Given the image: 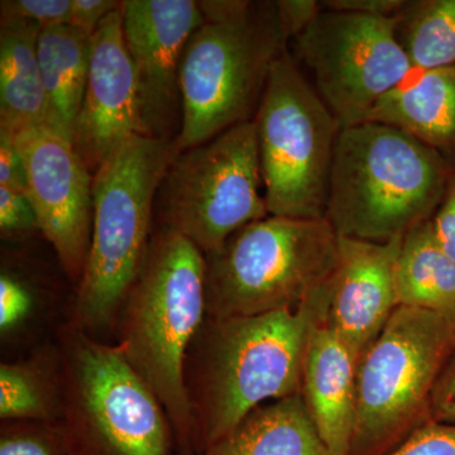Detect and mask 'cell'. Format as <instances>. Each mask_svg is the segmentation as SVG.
<instances>
[{"label":"cell","mask_w":455,"mask_h":455,"mask_svg":"<svg viewBox=\"0 0 455 455\" xmlns=\"http://www.w3.org/2000/svg\"><path fill=\"white\" fill-rule=\"evenodd\" d=\"M204 22L191 35L181 65L179 152L252 122L272 66L289 49L276 2H199Z\"/></svg>","instance_id":"cell-1"},{"label":"cell","mask_w":455,"mask_h":455,"mask_svg":"<svg viewBox=\"0 0 455 455\" xmlns=\"http://www.w3.org/2000/svg\"><path fill=\"white\" fill-rule=\"evenodd\" d=\"M454 170L391 125L367 121L341 128L325 220L338 235L390 242L433 217Z\"/></svg>","instance_id":"cell-2"},{"label":"cell","mask_w":455,"mask_h":455,"mask_svg":"<svg viewBox=\"0 0 455 455\" xmlns=\"http://www.w3.org/2000/svg\"><path fill=\"white\" fill-rule=\"evenodd\" d=\"M124 338L128 362L155 392L188 442L193 410L184 377L185 353L206 311V259L184 235L164 227L127 296Z\"/></svg>","instance_id":"cell-3"},{"label":"cell","mask_w":455,"mask_h":455,"mask_svg":"<svg viewBox=\"0 0 455 455\" xmlns=\"http://www.w3.org/2000/svg\"><path fill=\"white\" fill-rule=\"evenodd\" d=\"M180 154L175 140L134 134L92 175V230L77 293L90 328L109 324L139 276L151 239L156 197Z\"/></svg>","instance_id":"cell-4"},{"label":"cell","mask_w":455,"mask_h":455,"mask_svg":"<svg viewBox=\"0 0 455 455\" xmlns=\"http://www.w3.org/2000/svg\"><path fill=\"white\" fill-rule=\"evenodd\" d=\"M205 259L212 320L295 311L333 276L338 235L325 220L268 215Z\"/></svg>","instance_id":"cell-5"},{"label":"cell","mask_w":455,"mask_h":455,"mask_svg":"<svg viewBox=\"0 0 455 455\" xmlns=\"http://www.w3.org/2000/svg\"><path fill=\"white\" fill-rule=\"evenodd\" d=\"M328 298L329 283L295 311L212 320L203 401L205 448L263 403L301 394L305 347L326 315Z\"/></svg>","instance_id":"cell-6"},{"label":"cell","mask_w":455,"mask_h":455,"mask_svg":"<svg viewBox=\"0 0 455 455\" xmlns=\"http://www.w3.org/2000/svg\"><path fill=\"white\" fill-rule=\"evenodd\" d=\"M455 348V317L397 307L358 361L348 455H387L425 421Z\"/></svg>","instance_id":"cell-7"},{"label":"cell","mask_w":455,"mask_h":455,"mask_svg":"<svg viewBox=\"0 0 455 455\" xmlns=\"http://www.w3.org/2000/svg\"><path fill=\"white\" fill-rule=\"evenodd\" d=\"M253 121L268 214L325 220L341 125L289 49L272 66Z\"/></svg>","instance_id":"cell-8"},{"label":"cell","mask_w":455,"mask_h":455,"mask_svg":"<svg viewBox=\"0 0 455 455\" xmlns=\"http://www.w3.org/2000/svg\"><path fill=\"white\" fill-rule=\"evenodd\" d=\"M164 227L204 256L220 252L248 224L268 217L254 121L180 152L156 197Z\"/></svg>","instance_id":"cell-9"},{"label":"cell","mask_w":455,"mask_h":455,"mask_svg":"<svg viewBox=\"0 0 455 455\" xmlns=\"http://www.w3.org/2000/svg\"><path fill=\"white\" fill-rule=\"evenodd\" d=\"M394 18L325 11L293 38L291 55L341 128L367 122L411 73Z\"/></svg>","instance_id":"cell-10"},{"label":"cell","mask_w":455,"mask_h":455,"mask_svg":"<svg viewBox=\"0 0 455 455\" xmlns=\"http://www.w3.org/2000/svg\"><path fill=\"white\" fill-rule=\"evenodd\" d=\"M27 173L38 229L68 276L82 280L92 230V173L70 140L50 125L13 134Z\"/></svg>","instance_id":"cell-11"},{"label":"cell","mask_w":455,"mask_h":455,"mask_svg":"<svg viewBox=\"0 0 455 455\" xmlns=\"http://www.w3.org/2000/svg\"><path fill=\"white\" fill-rule=\"evenodd\" d=\"M123 33L139 89L143 136L171 139L181 108L180 65L204 22L196 0H124Z\"/></svg>","instance_id":"cell-12"},{"label":"cell","mask_w":455,"mask_h":455,"mask_svg":"<svg viewBox=\"0 0 455 455\" xmlns=\"http://www.w3.org/2000/svg\"><path fill=\"white\" fill-rule=\"evenodd\" d=\"M80 385L92 423L116 455H167L164 407L121 347L85 341Z\"/></svg>","instance_id":"cell-13"},{"label":"cell","mask_w":455,"mask_h":455,"mask_svg":"<svg viewBox=\"0 0 455 455\" xmlns=\"http://www.w3.org/2000/svg\"><path fill=\"white\" fill-rule=\"evenodd\" d=\"M134 134H142L139 89L123 33L121 4L92 35L88 83L75 123L73 145L94 175Z\"/></svg>","instance_id":"cell-14"},{"label":"cell","mask_w":455,"mask_h":455,"mask_svg":"<svg viewBox=\"0 0 455 455\" xmlns=\"http://www.w3.org/2000/svg\"><path fill=\"white\" fill-rule=\"evenodd\" d=\"M403 238L379 243L338 235L325 322L358 361L397 309L395 267Z\"/></svg>","instance_id":"cell-15"},{"label":"cell","mask_w":455,"mask_h":455,"mask_svg":"<svg viewBox=\"0 0 455 455\" xmlns=\"http://www.w3.org/2000/svg\"><path fill=\"white\" fill-rule=\"evenodd\" d=\"M311 329L302 359L301 396L320 438L333 455H348L355 419L358 359L329 328Z\"/></svg>","instance_id":"cell-16"},{"label":"cell","mask_w":455,"mask_h":455,"mask_svg":"<svg viewBox=\"0 0 455 455\" xmlns=\"http://www.w3.org/2000/svg\"><path fill=\"white\" fill-rule=\"evenodd\" d=\"M367 121L405 132L455 169V66L407 75L374 107Z\"/></svg>","instance_id":"cell-17"},{"label":"cell","mask_w":455,"mask_h":455,"mask_svg":"<svg viewBox=\"0 0 455 455\" xmlns=\"http://www.w3.org/2000/svg\"><path fill=\"white\" fill-rule=\"evenodd\" d=\"M41 27L0 17V128L16 134L49 124V103L38 60Z\"/></svg>","instance_id":"cell-18"},{"label":"cell","mask_w":455,"mask_h":455,"mask_svg":"<svg viewBox=\"0 0 455 455\" xmlns=\"http://www.w3.org/2000/svg\"><path fill=\"white\" fill-rule=\"evenodd\" d=\"M203 455H333L320 438L301 394L269 401L245 416Z\"/></svg>","instance_id":"cell-19"},{"label":"cell","mask_w":455,"mask_h":455,"mask_svg":"<svg viewBox=\"0 0 455 455\" xmlns=\"http://www.w3.org/2000/svg\"><path fill=\"white\" fill-rule=\"evenodd\" d=\"M92 37L70 25L42 28L38 37L49 124L71 142L88 83Z\"/></svg>","instance_id":"cell-20"},{"label":"cell","mask_w":455,"mask_h":455,"mask_svg":"<svg viewBox=\"0 0 455 455\" xmlns=\"http://www.w3.org/2000/svg\"><path fill=\"white\" fill-rule=\"evenodd\" d=\"M395 286L398 307L455 317V262L440 245L430 220L403 235Z\"/></svg>","instance_id":"cell-21"},{"label":"cell","mask_w":455,"mask_h":455,"mask_svg":"<svg viewBox=\"0 0 455 455\" xmlns=\"http://www.w3.org/2000/svg\"><path fill=\"white\" fill-rule=\"evenodd\" d=\"M394 20L412 68L455 66V0H405Z\"/></svg>","instance_id":"cell-22"},{"label":"cell","mask_w":455,"mask_h":455,"mask_svg":"<svg viewBox=\"0 0 455 455\" xmlns=\"http://www.w3.org/2000/svg\"><path fill=\"white\" fill-rule=\"evenodd\" d=\"M46 415L44 395L33 374L25 368L0 366L2 419L41 418Z\"/></svg>","instance_id":"cell-23"},{"label":"cell","mask_w":455,"mask_h":455,"mask_svg":"<svg viewBox=\"0 0 455 455\" xmlns=\"http://www.w3.org/2000/svg\"><path fill=\"white\" fill-rule=\"evenodd\" d=\"M73 0H3L0 17L28 20L41 28L70 25Z\"/></svg>","instance_id":"cell-24"},{"label":"cell","mask_w":455,"mask_h":455,"mask_svg":"<svg viewBox=\"0 0 455 455\" xmlns=\"http://www.w3.org/2000/svg\"><path fill=\"white\" fill-rule=\"evenodd\" d=\"M387 455H455V423L429 419Z\"/></svg>","instance_id":"cell-25"},{"label":"cell","mask_w":455,"mask_h":455,"mask_svg":"<svg viewBox=\"0 0 455 455\" xmlns=\"http://www.w3.org/2000/svg\"><path fill=\"white\" fill-rule=\"evenodd\" d=\"M0 229L3 235L38 229L37 217L27 194L0 188Z\"/></svg>","instance_id":"cell-26"},{"label":"cell","mask_w":455,"mask_h":455,"mask_svg":"<svg viewBox=\"0 0 455 455\" xmlns=\"http://www.w3.org/2000/svg\"><path fill=\"white\" fill-rule=\"evenodd\" d=\"M277 16L287 44L298 37L323 12L319 0H278Z\"/></svg>","instance_id":"cell-27"},{"label":"cell","mask_w":455,"mask_h":455,"mask_svg":"<svg viewBox=\"0 0 455 455\" xmlns=\"http://www.w3.org/2000/svg\"><path fill=\"white\" fill-rule=\"evenodd\" d=\"M0 188L27 194V173L13 134L0 128Z\"/></svg>","instance_id":"cell-28"},{"label":"cell","mask_w":455,"mask_h":455,"mask_svg":"<svg viewBox=\"0 0 455 455\" xmlns=\"http://www.w3.org/2000/svg\"><path fill=\"white\" fill-rule=\"evenodd\" d=\"M31 296L14 278H0V328L8 331L17 325L31 309Z\"/></svg>","instance_id":"cell-29"},{"label":"cell","mask_w":455,"mask_h":455,"mask_svg":"<svg viewBox=\"0 0 455 455\" xmlns=\"http://www.w3.org/2000/svg\"><path fill=\"white\" fill-rule=\"evenodd\" d=\"M429 418L439 423H455V348L431 395Z\"/></svg>","instance_id":"cell-30"},{"label":"cell","mask_w":455,"mask_h":455,"mask_svg":"<svg viewBox=\"0 0 455 455\" xmlns=\"http://www.w3.org/2000/svg\"><path fill=\"white\" fill-rule=\"evenodd\" d=\"M430 223L443 250L455 262V170Z\"/></svg>","instance_id":"cell-31"},{"label":"cell","mask_w":455,"mask_h":455,"mask_svg":"<svg viewBox=\"0 0 455 455\" xmlns=\"http://www.w3.org/2000/svg\"><path fill=\"white\" fill-rule=\"evenodd\" d=\"M116 0H73L70 26L92 36L104 18L121 7Z\"/></svg>","instance_id":"cell-32"},{"label":"cell","mask_w":455,"mask_h":455,"mask_svg":"<svg viewBox=\"0 0 455 455\" xmlns=\"http://www.w3.org/2000/svg\"><path fill=\"white\" fill-rule=\"evenodd\" d=\"M320 3L325 11L395 18L403 8L405 0H320Z\"/></svg>","instance_id":"cell-33"},{"label":"cell","mask_w":455,"mask_h":455,"mask_svg":"<svg viewBox=\"0 0 455 455\" xmlns=\"http://www.w3.org/2000/svg\"><path fill=\"white\" fill-rule=\"evenodd\" d=\"M0 455H52L40 440L28 436H13L0 443Z\"/></svg>","instance_id":"cell-34"}]
</instances>
